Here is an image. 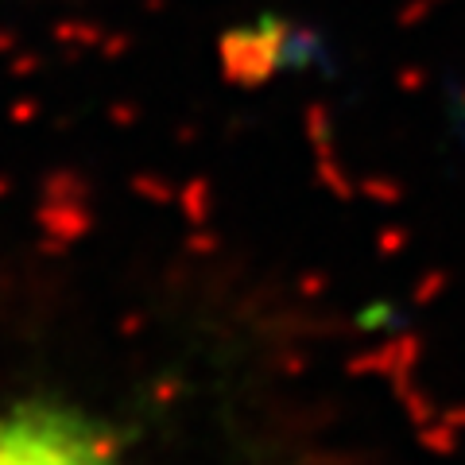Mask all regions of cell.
<instances>
[{"label":"cell","mask_w":465,"mask_h":465,"mask_svg":"<svg viewBox=\"0 0 465 465\" xmlns=\"http://www.w3.org/2000/svg\"><path fill=\"white\" fill-rule=\"evenodd\" d=\"M0 465H121L113 434L63 400L0 407Z\"/></svg>","instance_id":"cell-1"}]
</instances>
